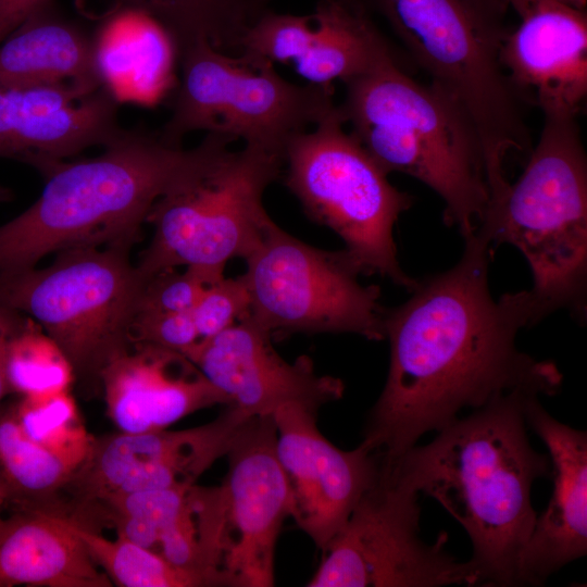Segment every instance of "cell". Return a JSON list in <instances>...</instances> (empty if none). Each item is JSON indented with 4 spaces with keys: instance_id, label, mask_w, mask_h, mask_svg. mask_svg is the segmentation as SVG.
Instances as JSON below:
<instances>
[{
    "instance_id": "34",
    "label": "cell",
    "mask_w": 587,
    "mask_h": 587,
    "mask_svg": "<svg viewBox=\"0 0 587 587\" xmlns=\"http://www.w3.org/2000/svg\"><path fill=\"white\" fill-rule=\"evenodd\" d=\"M51 0H0V43L34 14L50 7Z\"/></svg>"
},
{
    "instance_id": "24",
    "label": "cell",
    "mask_w": 587,
    "mask_h": 587,
    "mask_svg": "<svg viewBox=\"0 0 587 587\" xmlns=\"http://www.w3.org/2000/svg\"><path fill=\"white\" fill-rule=\"evenodd\" d=\"M74 471L25 433L14 405L0 409V483L8 503L17 511L61 516Z\"/></svg>"
},
{
    "instance_id": "26",
    "label": "cell",
    "mask_w": 587,
    "mask_h": 587,
    "mask_svg": "<svg viewBox=\"0 0 587 587\" xmlns=\"http://www.w3.org/2000/svg\"><path fill=\"white\" fill-rule=\"evenodd\" d=\"M97 67L103 87L118 101L141 100L152 78L151 48L168 40L148 16L115 8L93 35Z\"/></svg>"
},
{
    "instance_id": "2",
    "label": "cell",
    "mask_w": 587,
    "mask_h": 587,
    "mask_svg": "<svg viewBox=\"0 0 587 587\" xmlns=\"http://www.w3.org/2000/svg\"><path fill=\"white\" fill-rule=\"evenodd\" d=\"M532 395L495 399L439 429L428 444L386 460L464 528L479 586H516L519 557L538 514L532 487L551 475L549 455L535 450L527 436L525 401Z\"/></svg>"
},
{
    "instance_id": "25",
    "label": "cell",
    "mask_w": 587,
    "mask_h": 587,
    "mask_svg": "<svg viewBox=\"0 0 587 587\" xmlns=\"http://www.w3.org/2000/svg\"><path fill=\"white\" fill-rule=\"evenodd\" d=\"M116 8L132 9L152 20L176 55L200 41L238 53L246 30L264 11L254 0H116Z\"/></svg>"
},
{
    "instance_id": "10",
    "label": "cell",
    "mask_w": 587,
    "mask_h": 587,
    "mask_svg": "<svg viewBox=\"0 0 587 587\" xmlns=\"http://www.w3.org/2000/svg\"><path fill=\"white\" fill-rule=\"evenodd\" d=\"M285 185L304 212L334 230L360 274H379L411 290L416 279L401 268L394 239L400 214L412 198L346 129L338 103L285 150Z\"/></svg>"
},
{
    "instance_id": "12",
    "label": "cell",
    "mask_w": 587,
    "mask_h": 587,
    "mask_svg": "<svg viewBox=\"0 0 587 587\" xmlns=\"http://www.w3.org/2000/svg\"><path fill=\"white\" fill-rule=\"evenodd\" d=\"M419 492L382 458L378 474L332 539L309 587L479 586L472 562L420 536Z\"/></svg>"
},
{
    "instance_id": "38",
    "label": "cell",
    "mask_w": 587,
    "mask_h": 587,
    "mask_svg": "<svg viewBox=\"0 0 587 587\" xmlns=\"http://www.w3.org/2000/svg\"><path fill=\"white\" fill-rule=\"evenodd\" d=\"M270 0H254L255 4L261 9L265 10V5Z\"/></svg>"
},
{
    "instance_id": "20",
    "label": "cell",
    "mask_w": 587,
    "mask_h": 587,
    "mask_svg": "<svg viewBox=\"0 0 587 587\" xmlns=\"http://www.w3.org/2000/svg\"><path fill=\"white\" fill-rule=\"evenodd\" d=\"M101 394L118 432L167 428L183 417L228 403L184 354L145 344L113 359L102 371Z\"/></svg>"
},
{
    "instance_id": "9",
    "label": "cell",
    "mask_w": 587,
    "mask_h": 587,
    "mask_svg": "<svg viewBox=\"0 0 587 587\" xmlns=\"http://www.w3.org/2000/svg\"><path fill=\"white\" fill-rule=\"evenodd\" d=\"M177 58L180 80L159 132L173 145L182 146L186 135L201 130L285 159L289 141L337 105L333 85L294 84L273 62L246 52L234 55L200 41Z\"/></svg>"
},
{
    "instance_id": "6",
    "label": "cell",
    "mask_w": 587,
    "mask_h": 587,
    "mask_svg": "<svg viewBox=\"0 0 587 587\" xmlns=\"http://www.w3.org/2000/svg\"><path fill=\"white\" fill-rule=\"evenodd\" d=\"M476 233L523 253L542 319L566 310L586 320L587 160L577 115L544 114L522 174L488 202Z\"/></svg>"
},
{
    "instance_id": "13",
    "label": "cell",
    "mask_w": 587,
    "mask_h": 587,
    "mask_svg": "<svg viewBox=\"0 0 587 587\" xmlns=\"http://www.w3.org/2000/svg\"><path fill=\"white\" fill-rule=\"evenodd\" d=\"M276 439L273 415L251 416L226 452L227 473L215 486L225 586H274L276 542L292 508Z\"/></svg>"
},
{
    "instance_id": "33",
    "label": "cell",
    "mask_w": 587,
    "mask_h": 587,
    "mask_svg": "<svg viewBox=\"0 0 587 587\" xmlns=\"http://www.w3.org/2000/svg\"><path fill=\"white\" fill-rule=\"evenodd\" d=\"M200 340L191 311L135 313L132 344H145L186 355Z\"/></svg>"
},
{
    "instance_id": "1",
    "label": "cell",
    "mask_w": 587,
    "mask_h": 587,
    "mask_svg": "<svg viewBox=\"0 0 587 587\" xmlns=\"http://www.w3.org/2000/svg\"><path fill=\"white\" fill-rule=\"evenodd\" d=\"M451 268L416 279L410 298L385 314L389 367L371 409L363 441L395 460L464 409L515 391L554 396L562 374L516 345L517 333L542 320L529 292L495 300L488 283L491 243L464 237Z\"/></svg>"
},
{
    "instance_id": "30",
    "label": "cell",
    "mask_w": 587,
    "mask_h": 587,
    "mask_svg": "<svg viewBox=\"0 0 587 587\" xmlns=\"http://www.w3.org/2000/svg\"><path fill=\"white\" fill-rule=\"evenodd\" d=\"M311 26L310 14L294 15L264 10L246 30L239 52L263 58L274 64H295L307 49Z\"/></svg>"
},
{
    "instance_id": "7",
    "label": "cell",
    "mask_w": 587,
    "mask_h": 587,
    "mask_svg": "<svg viewBox=\"0 0 587 587\" xmlns=\"http://www.w3.org/2000/svg\"><path fill=\"white\" fill-rule=\"evenodd\" d=\"M207 134L191 161L152 205L147 222L153 236L136 265L142 279L179 266L224 272L228 261L246 259L271 217L263 207L276 180L282 154Z\"/></svg>"
},
{
    "instance_id": "4",
    "label": "cell",
    "mask_w": 587,
    "mask_h": 587,
    "mask_svg": "<svg viewBox=\"0 0 587 587\" xmlns=\"http://www.w3.org/2000/svg\"><path fill=\"white\" fill-rule=\"evenodd\" d=\"M448 96L480 142L489 197L509 184L505 164L528 155L526 103L502 63L510 28L503 0H362Z\"/></svg>"
},
{
    "instance_id": "22",
    "label": "cell",
    "mask_w": 587,
    "mask_h": 587,
    "mask_svg": "<svg viewBox=\"0 0 587 587\" xmlns=\"http://www.w3.org/2000/svg\"><path fill=\"white\" fill-rule=\"evenodd\" d=\"M77 83L103 86L93 35L47 8L0 43V85Z\"/></svg>"
},
{
    "instance_id": "19",
    "label": "cell",
    "mask_w": 587,
    "mask_h": 587,
    "mask_svg": "<svg viewBox=\"0 0 587 587\" xmlns=\"http://www.w3.org/2000/svg\"><path fill=\"white\" fill-rule=\"evenodd\" d=\"M539 397L526 399L525 419L548 449L553 490L519 557L516 586L542 585L587 552V435L550 415Z\"/></svg>"
},
{
    "instance_id": "31",
    "label": "cell",
    "mask_w": 587,
    "mask_h": 587,
    "mask_svg": "<svg viewBox=\"0 0 587 587\" xmlns=\"http://www.w3.org/2000/svg\"><path fill=\"white\" fill-rule=\"evenodd\" d=\"M224 277V272L186 266L163 271L143 280L135 313L191 311L203 290Z\"/></svg>"
},
{
    "instance_id": "16",
    "label": "cell",
    "mask_w": 587,
    "mask_h": 587,
    "mask_svg": "<svg viewBox=\"0 0 587 587\" xmlns=\"http://www.w3.org/2000/svg\"><path fill=\"white\" fill-rule=\"evenodd\" d=\"M272 335L250 315L222 333L199 340L186 358L246 416L272 415L288 404L319 411L340 399L339 378L317 375L307 355L284 360L272 346Z\"/></svg>"
},
{
    "instance_id": "8",
    "label": "cell",
    "mask_w": 587,
    "mask_h": 587,
    "mask_svg": "<svg viewBox=\"0 0 587 587\" xmlns=\"http://www.w3.org/2000/svg\"><path fill=\"white\" fill-rule=\"evenodd\" d=\"M129 249H71L49 266L0 274V305L28 314L58 344L89 397L101 392L104 367L132 346L143 279Z\"/></svg>"
},
{
    "instance_id": "15",
    "label": "cell",
    "mask_w": 587,
    "mask_h": 587,
    "mask_svg": "<svg viewBox=\"0 0 587 587\" xmlns=\"http://www.w3.org/2000/svg\"><path fill=\"white\" fill-rule=\"evenodd\" d=\"M272 415L291 517L324 552L376 478L382 457L363 440L352 450L334 446L319 430L315 410L288 404Z\"/></svg>"
},
{
    "instance_id": "35",
    "label": "cell",
    "mask_w": 587,
    "mask_h": 587,
    "mask_svg": "<svg viewBox=\"0 0 587 587\" xmlns=\"http://www.w3.org/2000/svg\"><path fill=\"white\" fill-rule=\"evenodd\" d=\"M21 320L18 313L0 305V403L11 392L7 376V349L10 336Z\"/></svg>"
},
{
    "instance_id": "32",
    "label": "cell",
    "mask_w": 587,
    "mask_h": 587,
    "mask_svg": "<svg viewBox=\"0 0 587 587\" xmlns=\"http://www.w3.org/2000/svg\"><path fill=\"white\" fill-rule=\"evenodd\" d=\"M250 297L242 275L210 284L191 310L200 340L229 328L249 314Z\"/></svg>"
},
{
    "instance_id": "5",
    "label": "cell",
    "mask_w": 587,
    "mask_h": 587,
    "mask_svg": "<svg viewBox=\"0 0 587 587\" xmlns=\"http://www.w3.org/2000/svg\"><path fill=\"white\" fill-rule=\"evenodd\" d=\"M338 107L350 134L387 174H407L434 190L446 224L463 238L476 232L489 198L483 149L448 96L394 59L345 84Z\"/></svg>"
},
{
    "instance_id": "27",
    "label": "cell",
    "mask_w": 587,
    "mask_h": 587,
    "mask_svg": "<svg viewBox=\"0 0 587 587\" xmlns=\"http://www.w3.org/2000/svg\"><path fill=\"white\" fill-rule=\"evenodd\" d=\"M66 521L112 585L118 587H205L198 576L175 567L150 549L121 537L109 539L101 532Z\"/></svg>"
},
{
    "instance_id": "36",
    "label": "cell",
    "mask_w": 587,
    "mask_h": 587,
    "mask_svg": "<svg viewBox=\"0 0 587 587\" xmlns=\"http://www.w3.org/2000/svg\"><path fill=\"white\" fill-rule=\"evenodd\" d=\"M508 7L515 11L519 17L527 13L533 7L544 0H503ZM578 8H586L587 0H560Z\"/></svg>"
},
{
    "instance_id": "28",
    "label": "cell",
    "mask_w": 587,
    "mask_h": 587,
    "mask_svg": "<svg viewBox=\"0 0 587 587\" xmlns=\"http://www.w3.org/2000/svg\"><path fill=\"white\" fill-rule=\"evenodd\" d=\"M10 391L36 396L71 390V362L58 344L30 317L20 321L7 349Z\"/></svg>"
},
{
    "instance_id": "17",
    "label": "cell",
    "mask_w": 587,
    "mask_h": 587,
    "mask_svg": "<svg viewBox=\"0 0 587 587\" xmlns=\"http://www.w3.org/2000/svg\"><path fill=\"white\" fill-rule=\"evenodd\" d=\"M122 132L117 100L103 86L0 85V157L27 162L42 175Z\"/></svg>"
},
{
    "instance_id": "21",
    "label": "cell",
    "mask_w": 587,
    "mask_h": 587,
    "mask_svg": "<svg viewBox=\"0 0 587 587\" xmlns=\"http://www.w3.org/2000/svg\"><path fill=\"white\" fill-rule=\"evenodd\" d=\"M111 587L61 516L16 511L0 516V587Z\"/></svg>"
},
{
    "instance_id": "23",
    "label": "cell",
    "mask_w": 587,
    "mask_h": 587,
    "mask_svg": "<svg viewBox=\"0 0 587 587\" xmlns=\"http://www.w3.org/2000/svg\"><path fill=\"white\" fill-rule=\"evenodd\" d=\"M362 0H316L303 55L294 64L305 83L344 85L398 59Z\"/></svg>"
},
{
    "instance_id": "29",
    "label": "cell",
    "mask_w": 587,
    "mask_h": 587,
    "mask_svg": "<svg viewBox=\"0 0 587 587\" xmlns=\"http://www.w3.org/2000/svg\"><path fill=\"white\" fill-rule=\"evenodd\" d=\"M14 405L25 433L76 470L86 459L93 436L87 432L71 390L22 396Z\"/></svg>"
},
{
    "instance_id": "11",
    "label": "cell",
    "mask_w": 587,
    "mask_h": 587,
    "mask_svg": "<svg viewBox=\"0 0 587 587\" xmlns=\"http://www.w3.org/2000/svg\"><path fill=\"white\" fill-rule=\"evenodd\" d=\"M250 317L264 330L350 333L385 339L386 309L377 286H364L348 252L314 248L272 220L245 259Z\"/></svg>"
},
{
    "instance_id": "37",
    "label": "cell",
    "mask_w": 587,
    "mask_h": 587,
    "mask_svg": "<svg viewBox=\"0 0 587 587\" xmlns=\"http://www.w3.org/2000/svg\"><path fill=\"white\" fill-rule=\"evenodd\" d=\"M5 504H8V497L3 486L0 483V512Z\"/></svg>"
},
{
    "instance_id": "3",
    "label": "cell",
    "mask_w": 587,
    "mask_h": 587,
    "mask_svg": "<svg viewBox=\"0 0 587 587\" xmlns=\"http://www.w3.org/2000/svg\"><path fill=\"white\" fill-rule=\"evenodd\" d=\"M158 134L123 132L97 157L59 162L40 197L0 226V274L65 250L136 241L154 202L195 155Z\"/></svg>"
},
{
    "instance_id": "14",
    "label": "cell",
    "mask_w": 587,
    "mask_h": 587,
    "mask_svg": "<svg viewBox=\"0 0 587 587\" xmlns=\"http://www.w3.org/2000/svg\"><path fill=\"white\" fill-rule=\"evenodd\" d=\"M213 421L179 430L95 437L63 495V516L102 498L196 485L249 419L230 405Z\"/></svg>"
},
{
    "instance_id": "18",
    "label": "cell",
    "mask_w": 587,
    "mask_h": 587,
    "mask_svg": "<svg viewBox=\"0 0 587 587\" xmlns=\"http://www.w3.org/2000/svg\"><path fill=\"white\" fill-rule=\"evenodd\" d=\"M504 68L525 102L578 115L587 96V13L544 0L520 17L502 48Z\"/></svg>"
}]
</instances>
